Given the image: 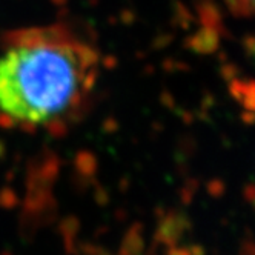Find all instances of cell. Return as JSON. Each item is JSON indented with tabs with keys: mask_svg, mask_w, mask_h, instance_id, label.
Returning a JSON list of instances; mask_svg holds the SVG:
<instances>
[{
	"mask_svg": "<svg viewBox=\"0 0 255 255\" xmlns=\"http://www.w3.org/2000/svg\"><path fill=\"white\" fill-rule=\"evenodd\" d=\"M231 2L235 5V6H239L240 11H251L252 9V5H254V0H231Z\"/></svg>",
	"mask_w": 255,
	"mask_h": 255,
	"instance_id": "ba28073f",
	"label": "cell"
},
{
	"mask_svg": "<svg viewBox=\"0 0 255 255\" xmlns=\"http://www.w3.org/2000/svg\"><path fill=\"white\" fill-rule=\"evenodd\" d=\"M166 255H189V252H188V249L172 246V248H169V249H168Z\"/></svg>",
	"mask_w": 255,
	"mask_h": 255,
	"instance_id": "30bf717a",
	"label": "cell"
},
{
	"mask_svg": "<svg viewBox=\"0 0 255 255\" xmlns=\"http://www.w3.org/2000/svg\"><path fill=\"white\" fill-rule=\"evenodd\" d=\"M143 225L134 223L126 231L119 249V255H143L144 252V239H143Z\"/></svg>",
	"mask_w": 255,
	"mask_h": 255,
	"instance_id": "3957f363",
	"label": "cell"
},
{
	"mask_svg": "<svg viewBox=\"0 0 255 255\" xmlns=\"http://www.w3.org/2000/svg\"><path fill=\"white\" fill-rule=\"evenodd\" d=\"M188 252H189V255H206L205 248L200 245H191L188 248Z\"/></svg>",
	"mask_w": 255,
	"mask_h": 255,
	"instance_id": "9c48e42d",
	"label": "cell"
},
{
	"mask_svg": "<svg viewBox=\"0 0 255 255\" xmlns=\"http://www.w3.org/2000/svg\"><path fill=\"white\" fill-rule=\"evenodd\" d=\"M191 228H192V223L186 214L169 211L165 215H160L152 245L154 246L163 245V246L172 248L181 240L183 234L189 231Z\"/></svg>",
	"mask_w": 255,
	"mask_h": 255,
	"instance_id": "7a4b0ae2",
	"label": "cell"
},
{
	"mask_svg": "<svg viewBox=\"0 0 255 255\" xmlns=\"http://www.w3.org/2000/svg\"><path fill=\"white\" fill-rule=\"evenodd\" d=\"M17 205V197L11 191H3L0 194V206L5 209H11Z\"/></svg>",
	"mask_w": 255,
	"mask_h": 255,
	"instance_id": "8992f818",
	"label": "cell"
},
{
	"mask_svg": "<svg viewBox=\"0 0 255 255\" xmlns=\"http://www.w3.org/2000/svg\"><path fill=\"white\" fill-rule=\"evenodd\" d=\"M96 255H113V254L109 252V251H105V249L102 248V249H100V251H99V252H97Z\"/></svg>",
	"mask_w": 255,
	"mask_h": 255,
	"instance_id": "7c38bea8",
	"label": "cell"
},
{
	"mask_svg": "<svg viewBox=\"0 0 255 255\" xmlns=\"http://www.w3.org/2000/svg\"><path fill=\"white\" fill-rule=\"evenodd\" d=\"M39 229H40V223L37 214L31 209H23V214L20 217V228H19L22 240L25 243H32Z\"/></svg>",
	"mask_w": 255,
	"mask_h": 255,
	"instance_id": "5b68a950",
	"label": "cell"
},
{
	"mask_svg": "<svg viewBox=\"0 0 255 255\" xmlns=\"http://www.w3.org/2000/svg\"><path fill=\"white\" fill-rule=\"evenodd\" d=\"M80 231V222L74 215H69L60 222L59 225V234L63 239L65 251L68 255H77L79 254V242L77 234Z\"/></svg>",
	"mask_w": 255,
	"mask_h": 255,
	"instance_id": "277c9868",
	"label": "cell"
},
{
	"mask_svg": "<svg viewBox=\"0 0 255 255\" xmlns=\"http://www.w3.org/2000/svg\"><path fill=\"white\" fill-rule=\"evenodd\" d=\"M246 191H248V192H246V197H248V200H249V202L252 203V202H254V197H252V192H254V191H252V188H251V186H249V188H248Z\"/></svg>",
	"mask_w": 255,
	"mask_h": 255,
	"instance_id": "8fae6325",
	"label": "cell"
},
{
	"mask_svg": "<svg viewBox=\"0 0 255 255\" xmlns=\"http://www.w3.org/2000/svg\"><path fill=\"white\" fill-rule=\"evenodd\" d=\"M99 57L69 31L25 29L0 56V114L23 128H48L74 116L94 88Z\"/></svg>",
	"mask_w": 255,
	"mask_h": 255,
	"instance_id": "6da1fadb",
	"label": "cell"
},
{
	"mask_svg": "<svg viewBox=\"0 0 255 255\" xmlns=\"http://www.w3.org/2000/svg\"><path fill=\"white\" fill-rule=\"evenodd\" d=\"M239 255H255V245L252 239H245L242 242Z\"/></svg>",
	"mask_w": 255,
	"mask_h": 255,
	"instance_id": "52a82bcc",
	"label": "cell"
}]
</instances>
